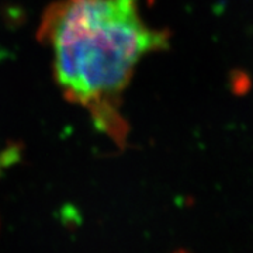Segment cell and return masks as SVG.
Returning <instances> with one entry per match:
<instances>
[{"label":"cell","mask_w":253,"mask_h":253,"mask_svg":"<svg viewBox=\"0 0 253 253\" xmlns=\"http://www.w3.org/2000/svg\"><path fill=\"white\" fill-rule=\"evenodd\" d=\"M38 38L51 49L63 97L124 148V91L145 56L168 46L169 34L145 21L141 0H55L42 13Z\"/></svg>","instance_id":"1"},{"label":"cell","mask_w":253,"mask_h":253,"mask_svg":"<svg viewBox=\"0 0 253 253\" xmlns=\"http://www.w3.org/2000/svg\"><path fill=\"white\" fill-rule=\"evenodd\" d=\"M20 152H21V146L16 144L7 145V146L0 149V176H1L4 169H7L17 162L21 156Z\"/></svg>","instance_id":"2"}]
</instances>
